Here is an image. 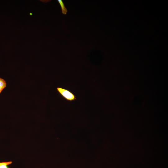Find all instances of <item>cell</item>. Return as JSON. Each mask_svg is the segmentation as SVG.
Wrapping results in <instances>:
<instances>
[{"label": "cell", "instance_id": "cell-1", "mask_svg": "<svg viewBox=\"0 0 168 168\" xmlns=\"http://www.w3.org/2000/svg\"><path fill=\"white\" fill-rule=\"evenodd\" d=\"M57 90L60 95L68 101H72L76 99L75 95L68 89L58 87L57 88Z\"/></svg>", "mask_w": 168, "mask_h": 168}, {"label": "cell", "instance_id": "cell-2", "mask_svg": "<svg viewBox=\"0 0 168 168\" xmlns=\"http://www.w3.org/2000/svg\"><path fill=\"white\" fill-rule=\"evenodd\" d=\"M58 1L61 7L62 14L66 15L68 12V10L63 1L62 0H58Z\"/></svg>", "mask_w": 168, "mask_h": 168}, {"label": "cell", "instance_id": "cell-3", "mask_svg": "<svg viewBox=\"0 0 168 168\" xmlns=\"http://www.w3.org/2000/svg\"><path fill=\"white\" fill-rule=\"evenodd\" d=\"M6 84L5 80L0 77V93L6 87Z\"/></svg>", "mask_w": 168, "mask_h": 168}, {"label": "cell", "instance_id": "cell-4", "mask_svg": "<svg viewBox=\"0 0 168 168\" xmlns=\"http://www.w3.org/2000/svg\"><path fill=\"white\" fill-rule=\"evenodd\" d=\"M12 163V161L0 162V168H9L8 166Z\"/></svg>", "mask_w": 168, "mask_h": 168}]
</instances>
